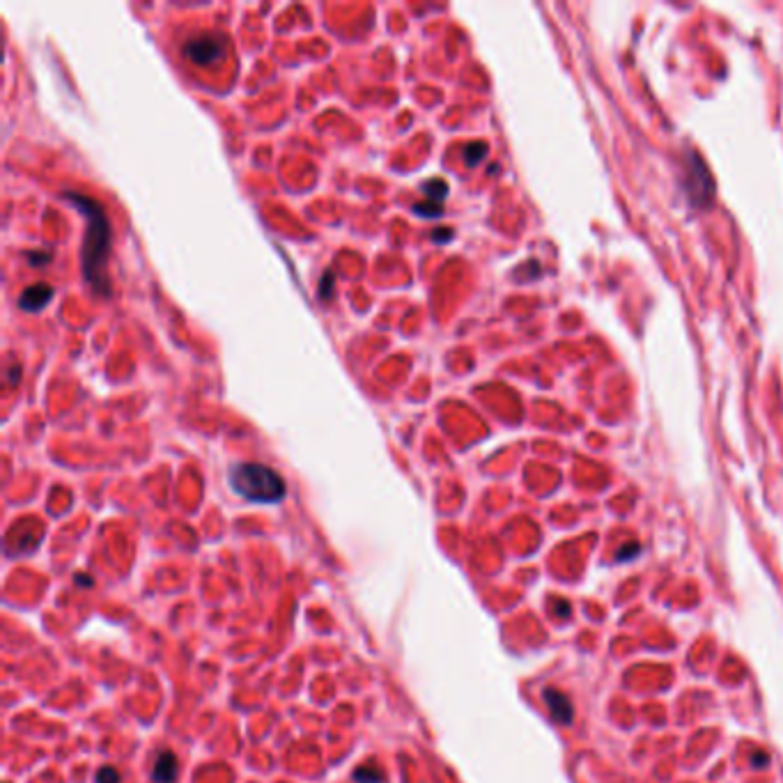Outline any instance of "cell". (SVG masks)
<instances>
[{"label": "cell", "mask_w": 783, "mask_h": 783, "mask_svg": "<svg viewBox=\"0 0 783 783\" xmlns=\"http://www.w3.org/2000/svg\"><path fill=\"white\" fill-rule=\"evenodd\" d=\"M67 200L86 219V239H83V274L92 287L99 294L109 292V276H106V264H109L111 251V223L106 219L104 209L97 200L81 193H67Z\"/></svg>", "instance_id": "obj_1"}, {"label": "cell", "mask_w": 783, "mask_h": 783, "mask_svg": "<svg viewBox=\"0 0 783 783\" xmlns=\"http://www.w3.org/2000/svg\"><path fill=\"white\" fill-rule=\"evenodd\" d=\"M230 487L246 501L255 503H278L285 498L287 487L280 473L260 462H239L230 466Z\"/></svg>", "instance_id": "obj_2"}, {"label": "cell", "mask_w": 783, "mask_h": 783, "mask_svg": "<svg viewBox=\"0 0 783 783\" xmlns=\"http://www.w3.org/2000/svg\"><path fill=\"white\" fill-rule=\"evenodd\" d=\"M226 37L219 33H196L182 44V56L196 67H214L226 56Z\"/></svg>", "instance_id": "obj_3"}, {"label": "cell", "mask_w": 783, "mask_h": 783, "mask_svg": "<svg viewBox=\"0 0 783 783\" xmlns=\"http://www.w3.org/2000/svg\"><path fill=\"white\" fill-rule=\"evenodd\" d=\"M685 187H687V196L692 205H708L712 198V180L710 173L705 168L703 159L696 155V152H687V164H685Z\"/></svg>", "instance_id": "obj_4"}, {"label": "cell", "mask_w": 783, "mask_h": 783, "mask_svg": "<svg viewBox=\"0 0 783 783\" xmlns=\"http://www.w3.org/2000/svg\"><path fill=\"white\" fill-rule=\"evenodd\" d=\"M51 299H53V287L49 285V283H35V285L23 290V294L19 299V306L28 313H37V310L46 308V306L51 303Z\"/></svg>", "instance_id": "obj_5"}, {"label": "cell", "mask_w": 783, "mask_h": 783, "mask_svg": "<svg viewBox=\"0 0 783 783\" xmlns=\"http://www.w3.org/2000/svg\"><path fill=\"white\" fill-rule=\"evenodd\" d=\"M180 774V765H177V756L173 751H161L152 767V781L155 783H175Z\"/></svg>", "instance_id": "obj_6"}, {"label": "cell", "mask_w": 783, "mask_h": 783, "mask_svg": "<svg viewBox=\"0 0 783 783\" xmlns=\"http://www.w3.org/2000/svg\"><path fill=\"white\" fill-rule=\"evenodd\" d=\"M544 701H547L551 715H554L560 724H570L572 721V705L563 694L556 692V689H544Z\"/></svg>", "instance_id": "obj_7"}, {"label": "cell", "mask_w": 783, "mask_h": 783, "mask_svg": "<svg viewBox=\"0 0 783 783\" xmlns=\"http://www.w3.org/2000/svg\"><path fill=\"white\" fill-rule=\"evenodd\" d=\"M423 191L427 198H432V203H441L448 196V184L446 180H427L423 184Z\"/></svg>", "instance_id": "obj_8"}, {"label": "cell", "mask_w": 783, "mask_h": 783, "mask_svg": "<svg viewBox=\"0 0 783 783\" xmlns=\"http://www.w3.org/2000/svg\"><path fill=\"white\" fill-rule=\"evenodd\" d=\"M462 157H464V164L466 166H478L480 161L487 157V145L485 143H471V145H466L464 152H462Z\"/></svg>", "instance_id": "obj_9"}, {"label": "cell", "mask_w": 783, "mask_h": 783, "mask_svg": "<svg viewBox=\"0 0 783 783\" xmlns=\"http://www.w3.org/2000/svg\"><path fill=\"white\" fill-rule=\"evenodd\" d=\"M354 779L358 783H379L383 779V772L377 765H365V767H358L354 772Z\"/></svg>", "instance_id": "obj_10"}, {"label": "cell", "mask_w": 783, "mask_h": 783, "mask_svg": "<svg viewBox=\"0 0 783 783\" xmlns=\"http://www.w3.org/2000/svg\"><path fill=\"white\" fill-rule=\"evenodd\" d=\"M413 212L420 214V216L436 219V216H441L443 207H441V203H423V205H413Z\"/></svg>", "instance_id": "obj_11"}, {"label": "cell", "mask_w": 783, "mask_h": 783, "mask_svg": "<svg viewBox=\"0 0 783 783\" xmlns=\"http://www.w3.org/2000/svg\"><path fill=\"white\" fill-rule=\"evenodd\" d=\"M95 781L97 783H120V772L115 770V767H102V770L97 772V777H95Z\"/></svg>", "instance_id": "obj_12"}, {"label": "cell", "mask_w": 783, "mask_h": 783, "mask_svg": "<svg viewBox=\"0 0 783 783\" xmlns=\"http://www.w3.org/2000/svg\"><path fill=\"white\" fill-rule=\"evenodd\" d=\"M636 549H639V547H636V544H629V547H627V549H623V551H620V554H618V558H620V560H625L627 556H632V554H636Z\"/></svg>", "instance_id": "obj_13"}]
</instances>
